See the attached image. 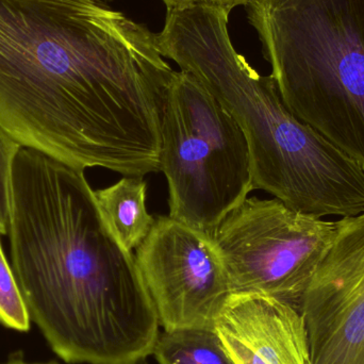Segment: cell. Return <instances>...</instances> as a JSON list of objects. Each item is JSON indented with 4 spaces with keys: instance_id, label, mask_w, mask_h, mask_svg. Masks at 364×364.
Wrapping results in <instances>:
<instances>
[{
    "instance_id": "8992f818",
    "label": "cell",
    "mask_w": 364,
    "mask_h": 364,
    "mask_svg": "<svg viewBox=\"0 0 364 364\" xmlns=\"http://www.w3.org/2000/svg\"><path fill=\"white\" fill-rule=\"evenodd\" d=\"M336 222L279 199H245L213 235L233 293H256L299 309L333 242Z\"/></svg>"
},
{
    "instance_id": "30bf717a",
    "label": "cell",
    "mask_w": 364,
    "mask_h": 364,
    "mask_svg": "<svg viewBox=\"0 0 364 364\" xmlns=\"http://www.w3.org/2000/svg\"><path fill=\"white\" fill-rule=\"evenodd\" d=\"M147 182L123 176L108 188L94 191L100 212L115 237L132 252L143 243L156 220L146 208Z\"/></svg>"
},
{
    "instance_id": "ba28073f",
    "label": "cell",
    "mask_w": 364,
    "mask_h": 364,
    "mask_svg": "<svg viewBox=\"0 0 364 364\" xmlns=\"http://www.w3.org/2000/svg\"><path fill=\"white\" fill-rule=\"evenodd\" d=\"M299 311L312 364H364V211L336 220Z\"/></svg>"
},
{
    "instance_id": "9a60e30c",
    "label": "cell",
    "mask_w": 364,
    "mask_h": 364,
    "mask_svg": "<svg viewBox=\"0 0 364 364\" xmlns=\"http://www.w3.org/2000/svg\"><path fill=\"white\" fill-rule=\"evenodd\" d=\"M1 364H58L55 361H50V363H32V361L26 360L23 357L15 356L12 358L9 359L8 361Z\"/></svg>"
},
{
    "instance_id": "5b68a950",
    "label": "cell",
    "mask_w": 364,
    "mask_h": 364,
    "mask_svg": "<svg viewBox=\"0 0 364 364\" xmlns=\"http://www.w3.org/2000/svg\"><path fill=\"white\" fill-rule=\"evenodd\" d=\"M160 171L170 216L213 235L255 190L252 155L230 113L186 70L175 72L161 110Z\"/></svg>"
},
{
    "instance_id": "9c48e42d",
    "label": "cell",
    "mask_w": 364,
    "mask_h": 364,
    "mask_svg": "<svg viewBox=\"0 0 364 364\" xmlns=\"http://www.w3.org/2000/svg\"><path fill=\"white\" fill-rule=\"evenodd\" d=\"M215 331L233 364H312L303 316L287 301L233 293Z\"/></svg>"
},
{
    "instance_id": "3957f363",
    "label": "cell",
    "mask_w": 364,
    "mask_h": 364,
    "mask_svg": "<svg viewBox=\"0 0 364 364\" xmlns=\"http://www.w3.org/2000/svg\"><path fill=\"white\" fill-rule=\"evenodd\" d=\"M231 11L212 4L168 11L157 36L160 53L193 75L239 124L252 155L255 188L318 218L341 213L360 188L363 170L297 119L273 78L237 53L228 31Z\"/></svg>"
},
{
    "instance_id": "4fadbf2b",
    "label": "cell",
    "mask_w": 364,
    "mask_h": 364,
    "mask_svg": "<svg viewBox=\"0 0 364 364\" xmlns=\"http://www.w3.org/2000/svg\"><path fill=\"white\" fill-rule=\"evenodd\" d=\"M21 144L0 125V235H8L10 227L12 172Z\"/></svg>"
},
{
    "instance_id": "7a4b0ae2",
    "label": "cell",
    "mask_w": 364,
    "mask_h": 364,
    "mask_svg": "<svg viewBox=\"0 0 364 364\" xmlns=\"http://www.w3.org/2000/svg\"><path fill=\"white\" fill-rule=\"evenodd\" d=\"M8 235L30 320L62 360L141 364L153 355L155 305L83 171L23 147L13 166Z\"/></svg>"
},
{
    "instance_id": "2e32d148",
    "label": "cell",
    "mask_w": 364,
    "mask_h": 364,
    "mask_svg": "<svg viewBox=\"0 0 364 364\" xmlns=\"http://www.w3.org/2000/svg\"><path fill=\"white\" fill-rule=\"evenodd\" d=\"M102 1H106V0H102Z\"/></svg>"
},
{
    "instance_id": "5bb4252c",
    "label": "cell",
    "mask_w": 364,
    "mask_h": 364,
    "mask_svg": "<svg viewBox=\"0 0 364 364\" xmlns=\"http://www.w3.org/2000/svg\"><path fill=\"white\" fill-rule=\"evenodd\" d=\"M166 4V10H178L188 8L195 4H212V6H227L235 9L237 6H247L254 0H162Z\"/></svg>"
},
{
    "instance_id": "52a82bcc",
    "label": "cell",
    "mask_w": 364,
    "mask_h": 364,
    "mask_svg": "<svg viewBox=\"0 0 364 364\" xmlns=\"http://www.w3.org/2000/svg\"><path fill=\"white\" fill-rule=\"evenodd\" d=\"M134 257L164 331H215L232 290L213 235L161 216Z\"/></svg>"
},
{
    "instance_id": "8fae6325",
    "label": "cell",
    "mask_w": 364,
    "mask_h": 364,
    "mask_svg": "<svg viewBox=\"0 0 364 364\" xmlns=\"http://www.w3.org/2000/svg\"><path fill=\"white\" fill-rule=\"evenodd\" d=\"M153 355L159 364H233L218 333L210 329L166 331Z\"/></svg>"
},
{
    "instance_id": "7c38bea8",
    "label": "cell",
    "mask_w": 364,
    "mask_h": 364,
    "mask_svg": "<svg viewBox=\"0 0 364 364\" xmlns=\"http://www.w3.org/2000/svg\"><path fill=\"white\" fill-rule=\"evenodd\" d=\"M30 323L23 295L0 241V325L23 333L29 331Z\"/></svg>"
},
{
    "instance_id": "277c9868",
    "label": "cell",
    "mask_w": 364,
    "mask_h": 364,
    "mask_svg": "<svg viewBox=\"0 0 364 364\" xmlns=\"http://www.w3.org/2000/svg\"><path fill=\"white\" fill-rule=\"evenodd\" d=\"M278 93L364 171V0H254Z\"/></svg>"
},
{
    "instance_id": "6da1fadb",
    "label": "cell",
    "mask_w": 364,
    "mask_h": 364,
    "mask_svg": "<svg viewBox=\"0 0 364 364\" xmlns=\"http://www.w3.org/2000/svg\"><path fill=\"white\" fill-rule=\"evenodd\" d=\"M174 74L157 34L102 0H0V125L70 168L159 172Z\"/></svg>"
}]
</instances>
